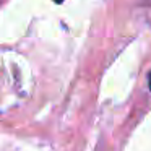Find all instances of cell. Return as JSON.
Segmentation results:
<instances>
[{
    "label": "cell",
    "mask_w": 151,
    "mask_h": 151,
    "mask_svg": "<svg viewBox=\"0 0 151 151\" xmlns=\"http://www.w3.org/2000/svg\"><path fill=\"white\" fill-rule=\"evenodd\" d=\"M57 2H62V0H57Z\"/></svg>",
    "instance_id": "cell-1"
}]
</instances>
